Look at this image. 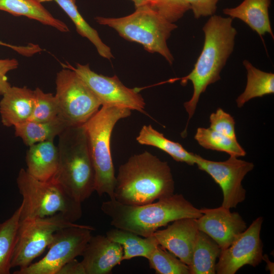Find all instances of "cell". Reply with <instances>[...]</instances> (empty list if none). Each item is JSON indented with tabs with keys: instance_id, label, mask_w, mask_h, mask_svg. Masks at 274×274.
<instances>
[{
	"instance_id": "cell-29",
	"label": "cell",
	"mask_w": 274,
	"mask_h": 274,
	"mask_svg": "<svg viewBox=\"0 0 274 274\" xmlns=\"http://www.w3.org/2000/svg\"><path fill=\"white\" fill-rule=\"evenodd\" d=\"M150 268L157 274H190L188 265L158 245L147 258Z\"/></svg>"
},
{
	"instance_id": "cell-16",
	"label": "cell",
	"mask_w": 274,
	"mask_h": 274,
	"mask_svg": "<svg viewBox=\"0 0 274 274\" xmlns=\"http://www.w3.org/2000/svg\"><path fill=\"white\" fill-rule=\"evenodd\" d=\"M121 245L106 235H91L83 252L81 261L86 274H109L123 261Z\"/></svg>"
},
{
	"instance_id": "cell-12",
	"label": "cell",
	"mask_w": 274,
	"mask_h": 274,
	"mask_svg": "<svg viewBox=\"0 0 274 274\" xmlns=\"http://www.w3.org/2000/svg\"><path fill=\"white\" fill-rule=\"evenodd\" d=\"M73 70L96 95L101 106L127 108L145 113L146 103L136 88L125 86L115 75L108 77L92 71L89 64H76Z\"/></svg>"
},
{
	"instance_id": "cell-32",
	"label": "cell",
	"mask_w": 274,
	"mask_h": 274,
	"mask_svg": "<svg viewBox=\"0 0 274 274\" xmlns=\"http://www.w3.org/2000/svg\"><path fill=\"white\" fill-rule=\"evenodd\" d=\"M210 122L212 129L231 138H236L233 118L221 108L211 114Z\"/></svg>"
},
{
	"instance_id": "cell-8",
	"label": "cell",
	"mask_w": 274,
	"mask_h": 274,
	"mask_svg": "<svg viewBox=\"0 0 274 274\" xmlns=\"http://www.w3.org/2000/svg\"><path fill=\"white\" fill-rule=\"evenodd\" d=\"M55 83L58 116L68 126L83 125L101 107L94 93L72 68L58 72Z\"/></svg>"
},
{
	"instance_id": "cell-38",
	"label": "cell",
	"mask_w": 274,
	"mask_h": 274,
	"mask_svg": "<svg viewBox=\"0 0 274 274\" xmlns=\"http://www.w3.org/2000/svg\"><path fill=\"white\" fill-rule=\"evenodd\" d=\"M134 3L135 8L145 4L147 0H131Z\"/></svg>"
},
{
	"instance_id": "cell-18",
	"label": "cell",
	"mask_w": 274,
	"mask_h": 274,
	"mask_svg": "<svg viewBox=\"0 0 274 274\" xmlns=\"http://www.w3.org/2000/svg\"><path fill=\"white\" fill-rule=\"evenodd\" d=\"M27 172L35 178L43 181L52 180L59 165V154L53 141H47L29 147L26 154Z\"/></svg>"
},
{
	"instance_id": "cell-30",
	"label": "cell",
	"mask_w": 274,
	"mask_h": 274,
	"mask_svg": "<svg viewBox=\"0 0 274 274\" xmlns=\"http://www.w3.org/2000/svg\"><path fill=\"white\" fill-rule=\"evenodd\" d=\"M35 105L29 120L46 122L57 118L59 115V106L57 99L52 93H45L40 88L33 90Z\"/></svg>"
},
{
	"instance_id": "cell-22",
	"label": "cell",
	"mask_w": 274,
	"mask_h": 274,
	"mask_svg": "<svg viewBox=\"0 0 274 274\" xmlns=\"http://www.w3.org/2000/svg\"><path fill=\"white\" fill-rule=\"evenodd\" d=\"M67 127L69 126L59 116L46 122L28 120L14 127L15 135L29 147L38 143L54 141Z\"/></svg>"
},
{
	"instance_id": "cell-20",
	"label": "cell",
	"mask_w": 274,
	"mask_h": 274,
	"mask_svg": "<svg viewBox=\"0 0 274 274\" xmlns=\"http://www.w3.org/2000/svg\"><path fill=\"white\" fill-rule=\"evenodd\" d=\"M0 10L14 16H24L36 20L61 32L69 31L65 23L54 17L41 3L37 0H0Z\"/></svg>"
},
{
	"instance_id": "cell-23",
	"label": "cell",
	"mask_w": 274,
	"mask_h": 274,
	"mask_svg": "<svg viewBox=\"0 0 274 274\" xmlns=\"http://www.w3.org/2000/svg\"><path fill=\"white\" fill-rule=\"evenodd\" d=\"M106 236L122 246L123 260L136 257L147 259L159 245L153 235L142 237L133 232L117 228L108 231Z\"/></svg>"
},
{
	"instance_id": "cell-2",
	"label": "cell",
	"mask_w": 274,
	"mask_h": 274,
	"mask_svg": "<svg viewBox=\"0 0 274 274\" xmlns=\"http://www.w3.org/2000/svg\"><path fill=\"white\" fill-rule=\"evenodd\" d=\"M232 21L230 17L215 14L211 16L202 27L203 46L193 69L187 76L179 78L182 85L190 81L193 87L191 98L184 104L188 114L184 134L195 113L200 95L209 85L220 80L221 71L233 50L237 31L232 25Z\"/></svg>"
},
{
	"instance_id": "cell-39",
	"label": "cell",
	"mask_w": 274,
	"mask_h": 274,
	"mask_svg": "<svg viewBox=\"0 0 274 274\" xmlns=\"http://www.w3.org/2000/svg\"><path fill=\"white\" fill-rule=\"evenodd\" d=\"M37 1H38L40 3H43V2H51V1H52L53 0H37Z\"/></svg>"
},
{
	"instance_id": "cell-19",
	"label": "cell",
	"mask_w": 274,
	"mask_h": 274,
	"mask_svg": "<svg viewBox=\"0 0 274 274\" xmlns=\"http://www.w3.org/2000/svg\"><path fill=\"white\" fill-rule=\"evenodd\" d=\"M270 2V0H244L235 7L223 9V12L233 19L241 20L261 38L268 33L273 39L269 16Z\"/></svg>"
},
{
	"instance_id": "cell-25",
	"label": "cell",
	"mask_w": 274,
	"mask_h": 274,
	"mask_svg": "<svg viewBox=\"0 0 274 274\" xmlns=\"http://www.w3.org/2000/svg\"><path fill=\"white\" fill-rule=\"evenodd\" d=\"M247 70V84L244 92L236 99L238 108H241L250 99L274 93V74L255 67L248 60L243 61Z\"/></svg>"
},
{
	"instance_id": "cell-31",
	"label": "cell",
	"mask_w": 274,
	"mask_h": 274,
	"mask_svg": "<svg viewBox=\"0 0 274 274\" xmlns=\"http://www.w3.org/2000/svg\"><path fill=\"white\" fill-rule=\"evenodd\" d=\"M144 5L174 23L190 9L186 0H147Z\"/></svg>"
},
{
	"instance_id": "cell-17",
	"label": "cell",
	"mask_w": 274,
	"mask_h": 274,
	"mask_svg": "<svg viewBox=\"0 0 274 274\" xmlns=\"http://www.w3.org/2000/svg\"><path fill=\"white\" fill-rule=\"evenodd\" d=\"M2 96L0 115L4 126L15 127L30 120L35 105L33 90L11 86Z\"/></svg>"
},
{
	"instance_id": "cell-4",
	"label": "cell",
	"mask_w": 274,
	"mask_h": 274,
	"mask_svg": "<svg viewBox=\"0 0 274 274\" xmlns=\"http://www.w3.org/2000/svg\"><path fill=\"white\" fill-rule=\"evenodd\" d=\"M59 165L52 180L82 202L95 191V173L84 124L66 127L58 136Z\"/></svg>"
},
{
	"instance_id": "cell-3",
	"label": "cell",
	"mask_w": 274,
	"mask_h": 274,
	"mask_svg": "<svg viewBox=\"0 0 274 274\" xmlns=\"http://www.w3.org/2000/svg\"><path fill=\"white\" fill-rule=\"evenodd\" d=\"M100 209L115 228L145 237L153 235L159 228L175 220L183 218L197 219L202 214L201 209L196 208L179 194L139 206L124 204L110 199L103 202Z\"/></svg>"
},
{
	"instance_id": "cell-26",
	"label": "cell",
	"mask_w": 274,
	"mask_h": 274,
	"mask_svg": "<svg viewBox=\"0 0 274 274\" xmlns=\"http://www.w3.org/2000/svg\"><path fill=\"white\" fill-rule=\"evenodd\" d=\"M62 8L74 23L76 30L82 37L88 39L104 58H114L110 48L101 40L97 31L92 28L79 13L76 0H54Z\"/></svg>"
},
{
	"instance_id": "cell-24",
	"label": "cell",
	"mask_w": 274,
	"mask_h": 274,
	"mask_svg": "<svg viewBox=\"0 0 274 274\" xmlns=\"http://www.w3.org/2000/svg\"><path fill=\"white\" fill-rule=\"evenodd\" d=\"M136 140L141 145L153 146L164 151L177 162L195 164V154L187 151L180 143L167 139L151 125H144Z\"/></svg>"
},
{
	"instance_id": "cell-1",
	"label": "cell",
	"mask_w": 274,
	"mask_h": 274,
	"mask_svg": "<svg viewBox=\"0 0 274 274\" xmlns=\"http://www.w3.org/2000/svg\"><path fill=\"white\" fill-rule=\"evenodd\" d=\"M175 182L168 163L148 151L131 156L119 168L114 198L139 206L174 194Z\"/></svg>"
},
{
	"instance_id": "cell-14",
	"label": "cell",
	"mask_w": 274,
	"mask_h": 274,
	"mask_svg": "<svg viewBox=\"0 0 274 274\" xmlns=\"http://www.w3.org/2000/svg\"><path fill=\"white\" fill-rule=\"evenodd\" d=\"M220 206L201 208V215L196 219L198 230L211 237L221 250L227 248L247 228L246 223L237 212Z\"/></svg>"
},
{
	"instance_id": "cell-28",
	"label": "cell",
	"mask_w": 274,
	"mask_h": 274,
	"mask_svg": "<svg viewBox=\"0 0 274 274\" xmlns=\"http://www.w3.org/2000/svg\"><path fill=\"white\" fill-rule=\"evenodd\" d=\"M194 139L200 146L206 149L224 152L237 157L246 154L236 138L228 136L210 128H198Z\"/></svg>"
},
{
	"instance_id": "cell-21",
	"label": "cell",
	"mask_w": 274,
	"mask_h": 274,
	"mask_svg": "<svg viewBox=\"0 0 274 274\" xmlns=\"http://www.w3.org/2000/svg\"><path fill=\"white\" fill-rule=\"evenodd\" d=\"M221 249L208 235L198 231L191 261L188 266L190 274H215L217 259Z\"/></svg>"
},
{
	"instance_id": "cell-34",
	"label": "cell",
	"mask_w": 274,
	"mask_h": 274,
	"mask_svg": "<svg viewBox=\"0 0 274 274\" xmlns=\"http://www.w3.org/2000/svg\"><path fill=\"white\" fill-rule=\"evenodd\" d=\"M18 61L14 58L0 59V95H3L10 87L7 73L18 66Z\"/></svg>"
},
{
	"instance_id": "cell-6",
	"label": "cell",
	"mask_w": 274,
	"mask_h": 274,
	"mask_svg": "<svg viewBox=\"0 0 274 274\" xmlns=\"http://www.w3.org/2000/svg\"><path fill=\"white\" fill-rule=\"evenodd\" d=\"M16 183L22 197L20 221L61 213L75 223L82 217L81 202L54 180H38L21 168Z\"/></svg>"
},
{
	"instance_id": "cell-5",
	"label": "cell",
	"mask_w": 274,
	"mask_h": 274,
	"mask_svg": "<svg viewBox=\"0 0 274 274\" xmlns=\"http://www.w3.org/2000/svg\"><path fill=\"white\" fill-rule=\"evenodd\" d=\"M131 110L125 108L101 106L85 124L89 151L95 173V191L115 199L116 176L110 142L113 128L121 119L129 117Z\"/></svg>"
},
{
	"instance_id": "cell-27",
	"label": "cell",
	"mask_w": 274,
	"mask_h": 274,
	"mask_svg": "<svg viewBox=\"0 0 274 274\" xmlns=\"http://www.w3.org/2000/svg\"><path fill=\"white\" fill-rule=\"evenodd\" d=\"M21 211V205L10 218L0 222V274L10 273Z\"/></svg>"
},
{
	"instance_id": "cell-36",
	"label": "cell",
	"mask_w": 274,
	"mask_h": 274,
	"mask_svg": "<svg viewBox=\"0 0 274 274\" xmlns=\"http://www.w3.org/2000/svg\"><path fill=\"white\" fill-rule=\"evenodd\" d=\"M0 45H3L6 47L11 48L12 49L17 52L19 54L26 56L29 52V47L28 46H17L15 45H12L9 44L5 43L0 41Z\"/></svg>"
},
{
	"instance_id": "cell-35",
	"label": "cell",
	"mask_w": 274,
	"mask_h": 274,
	"mask_svg": "<svg viewBox=\"0 0 274 274\" xmlns=\"http://www.w3.org/2000/svg\"><path fill=\"white\" fill-rule=\"evenodd\" d=\"M57 274H86V272L81 262L75 258L64 265Z\"/></svg>"
},
{
	"instance_id": "cell-10",
	"label": "cell",
	"mask_w": 274,
	"mask_h": 274,
	"mask_svg": "<svg viewBox=\"0 0 274 274\" xmlns=\"http://www.w3.org/2000/svg\"><path fill=\"white\" fill-rule=\"evenodd\" d=\"M93 230L92 226L76 224L57 230L42 259L14 273L57 274L64 265L82 255Z\"/></svg>"
},
{
	"instance_id": "cell-9",
	"label": "cell",
	"mask_w": 274,
	"mask_h": 274,
	"mask_svg": "<svg viewBox=\"0 0 274 274\" xmlns=\"http://www.w3.org/2000/svg\"><path fill=\"white\" fill-rule=\"evenodd\" d=\"M61 213L19 221L11 268H23L42 254L57 230L76 225Z\"/></svg>"
},
{
	"instance_id": "cell-33",
	"label": "cell",
	"mask_w": 274,
	"mask_h": 274,
	"mask_svg": "<svg viewBox=\"0 0 274 274\" xmlns=\"http://www.w3.org/2000/svg\"><path fill=\"white\" fill-rule=\"evenodd\" d=\"M219 0H186L192 10L194 17L198 19L201 17L211 16L215 14L217 4Z\"/></svg>"
},
{
	"instance_id": "cell-11",
	"label": "cell",
	"mask_w": 274,
	"mask_h": 274,
	"mask_svg": "<svg viewBox=\"0 0 274 274\" xmlns=\"http://www.w3.org/2000/svg\"><path fill=\"white\" fill-rule=\"evenodd\" d=\"M198 169L206 172L221 187L223 193L222 206L231 209L245 200L246 191L242 182L254 168L252 162L230 156L224 161H215L195 154Z\"/></svg>"
},
{
	"instance_id": "cell-37",
	"label": "cell",
	"mask_w": 274,
	"mask_h": 274,
	"mask_svg": "<svg viewBox=\"0 0 274 274\" xmlns=\"http://www.w3.org/2000/svg\"><path fill=\"white\" fill-rule=\"evenodd\" d=\"M263 260H265V261L267 263V266H268V268H269V270L271 271V273H273V270H272V268H273V264L271 261H270L268 259V257L266 255H263Z\"/></svg>"
},
{
	"instance_id": "cell-7",
	"label": "cell",
	"mask_w": 274,
	"mask_h": 274,
	"mask_svg": "<svg viewBox=\"0 0 274 274\" xmlns=\"http://www.w3.org/2000/svg\"><path fill=\"white\" fill-rule=\"evenodd\" d=\"M100 25L114 29L128 41L141 44L150 53H158L170 64L174 58L167 45V40L177 25L171 23L146 5L135 8L131 14L119 18L97 16Z\"/></svg>"
},
{
	"instance_id": "cell-15",
	"label": "cell",
	"mask_w": 274,
	"mask_h": 274,
	"mask_svg": "<svg viewBox=\"0 0 274 274\" xmlns=\"http://www.w3.org/2000/svg\"><path fill=\"white\" fill-rule=\"evenodd\" d=\"M198 231L196 219L183 218L173 221L165 229H157L153 235L161 247L189 266Z\"/></svg>"
},
{
	"instance_id": "cell-13",
	"label": "cell",
	"mask_w": 274,
	"mask_h": 274,
	"mask_svg": "<svg viewBox=\"0 0 274 274\" xmlns=\"http://www.w3.org/2000/svg\"><path fill=\"white\" fill-rule=\"evenodd\" d=\"M263 218L259 217L226 249L221 251L216 273L234 274L246 265L255 267L263 260L260 231Z\"/></svg>"
}]
</instances>
